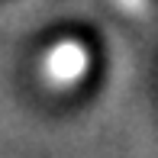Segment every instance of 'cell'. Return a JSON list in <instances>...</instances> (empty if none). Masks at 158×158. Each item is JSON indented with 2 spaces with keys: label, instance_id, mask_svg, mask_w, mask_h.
<instances>
[{
  "label": "cell",
  "instance_id": "obj_1",
  "mask_svg": "<svg viewBox=\"0 0 158 158\" xmlns=\"http://www.w3.org/2000/svg\"><path fill=\"white\" fill-rule=\"evenodd\" d=\"M84 71H87V52H84L77 42L55 45L52 52L45 55V61H42V74H45V81L52 84V87H68Z\"/></svg>",
  "mask_w": 158,
  "mask_h": 158
}]
</instances>
